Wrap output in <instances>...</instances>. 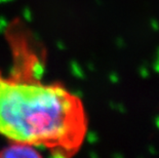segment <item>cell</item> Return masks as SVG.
<instances>
[{
    "label": "cell",
    "mask_w": 159,
    "mask_h": 158,
    "mask_svg": "<svg viewBox=\"0 0 159 158\" xmlns=\"http://www.w3.org/2000/svg\"><path fill=\"white\" fill-rule=\"evenodd\" d=\"M11 46L12 69L0 72V134L52 156L74 155L87 133L80 97L61 83L42 81L44 56L31 39Z\"/></svg>",
    "instance_id": "obj_1"
},
{
    "label": "cell",
    "mask_w": 159,
    "mask_h": 158,
    "mask_svg": "<svg viewBox=\"0 0 159 158\" xmlns=\"http://www.w3.org/2000/svg\"><path fill=\"white\" fill-rule=\"evenodd\" d=\"M43 155L40 153L39 149L30 144L21 142H11L8 146L0 151V157H26V158H40Z\"/></svg>",
    "instance_id": "obj_2"
},
{
    "label": "cell",
    "mask_w": 159,
    "mask_h": 158,
    "mask_svg": "<svg viewBox=\"0 0 159 158\" xmlns=\"http://www.w3.org/2000/svg\"><path fill=\"white\" fill-rule=\"evenodd\" d=\"M139 73H140L141 77H143V78H148L149 74H150L146 66H142L141 68H140V70H139Z\"/></svg>",
    "instance_id": "obj_3"
},
{
    "label": "cell",
    "mask_w": 159,
    "mask_h": 158,
    "mask_svg": "<svg viewBox=\"0 0 159 158\" xmlns=\"http://www.w3.org/2000/svg\"><path fill=\"white\" fill-rule=\"evenodd\" d=\"M150 25H151V28L153 29L154 31H159V23H158V21H156L155 19L151 20Z\"/></svg>",
    "instance_id": "obj_4"
},
{
    "label": "cell",
    "mask_w": 159,
    "mask_h": 158,
    "mask_svg": "<svg viewBox=\"0 0 159 158\" xmlns=\"http://www.w3.org/2000/svg\"><path fill=\"white\" fill-rule=\"evenodd\" d=\"M153 69H154L155 72L159 74V59H157L156 61L154 62V64H153Z\"/></svg>",
    "instance_id": "obj_5"
},
{
    "label": "cell",
    "mask_w": 159,
    "mask_h": 158,
    "mask_svg": "<svg viewBox=\"0 0 159 158\" xmlns=\"http://www.w3.org/2000/svg\"><path fill=\"white\" fill-rule=\"evenodd\" d=\"M110 78H111V80H112V82H114V83H116V82L119 81V77L117 76V74H112Z\"/></svg>",
    "instance_id": "obj_6"
},
{
    "label": "cell",
    "mask_w": 159,
    "mask_h": 158,
    "mask_svg": "<svg viewBox=\"0 0 159 158\" xmlns=\"http://www.w3.org/2000/svg\"><path fill=\"white\" fill-rule=\"evenodd\" d=\"M149 152H150L151 154H153V155H155V154L157 153V151H156V149H155V148L153 147V146H149Z\"/></svg>",
    "instance_id": "obj_7"
},
{
    "label": "cell",
    "mask_w": 159,
    "mask_h": 158,
    "mask_svg": "<svg viewBox=\"0 0 159 158\" xmlns=\"http://www.w3.org/2000/svg\"><path fill=\"white\" fill-rule=\"evenodd\" d=\"M154 123H155V126H156L157 129H159V115L155 117V119H154Z\"/></svg>",
    "instance_id": "obj_8"
},
{
    "label": "cell",
    "mask_w": 159,
    "mask_h": 158,
    "mask_svg": "<svg viewBox=\"0 0 159 158\" xmlns=\"http://www.w3.org/2000/svg\"><path fill=\"white\" fill-rule=\"evenodd\" d=\"M118 42H119V43H118V45H121V46H123V41H122V40H120V41H118Z\"/></svg>",
    "instance_id": "obj_9"
},
{
    "label": "cell",
    "mask_w": 159,
    "mask_h": 158,
    "mask_svg": "<svg viewBox=\"0 0 159 158\" xmlns=\"http://www.w3.org/2000/svg\"><path fill=\"white\" fill-rule=\"evenodd\" d=\"M157 59H159V49H158V52H157Z\"/></svg>",
    "instance_id": "obj_10"
}]
</instances>
